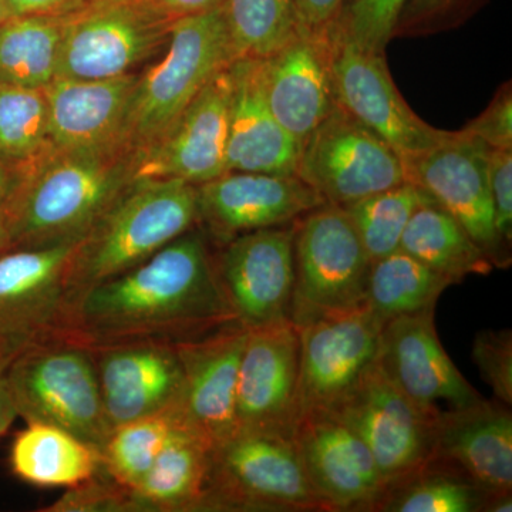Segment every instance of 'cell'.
Instances as JSON below:
<instances>
[{"label":"cell","mask_w":512,"mask_h":512,"mask_svg":"<svg viewBox=\"0 0 512 512\" xmlns=\"http://www.w3.org/2000/svg\"><path fill=\"white\" fill-rule=\"evenodd\" d=\"M237 322L204 235L192 228L123 274L79 293L56 339L84 348L177 343Z\"/></svg>","instance_id":"6da1fadb"},{"label":"cell","mask_w":512,"mask_h":512,"mask_svg":"<svg viewBox=\"0 0 512 512\" xmlns=\"http://www.w3.org/2000/svg\"><path fill=\"white\" fill-rule=\"evenodd\" d=\"M18 185L0 215L12 249L79 242L134 181L136 156L123 147L50 146L16 165Z\"/></svg>","instance_id":"7a4b0ae2"},{"label":"cell","mask_w":512,"mask_h":512,"mask_svg":"<svg viewBox=\"0 0 512 512\" xmlns=\"http://www.w3.org/2000/svg\"><path fill=\"white\" fill-rule=\"evenodd\" d=\"M197 224V185L134 180L77 242L67 275L70 302L146 261Z\"/></svg>","instance_id":"3957f363"},{"label":"cell","mask_w":512,"mask_h":512,"mask_svg":"<svg viewBox=\"0 0 512 512\" xmlns=\"http://www.w3.org/2000/svg\"><path fill=\"white\" fill-rule=\"evenodd\" d=\"M160 62L138 74L121 131L137 156L163 136L208 82L238 59L222 5L175 20Z\"/></svg>","instance_id":"277c9868"},{"label":"cell","mask_w":512,"mask_h":512,"mask_svg":"<svg viewBox=\"0 0 512 512\" xmlns=\"http://www.w3.org/2000/svg\"><path fill=\"white\" fill-rule=\"evenodd\" d=\"M18 416L59 427L97 450L111 433L90 349L47 340L16 356L5 372Z\"/></svg>","instance_id":"5b68a950"},{"label":"cell","mask_w":512,"mask_h":512,"mask_svg":"<svg viewBox=\"0 0 512 512\" xmlns=\"http://www.w3.org/2000/svg\"><path fill=\"white\" fill-rule=\"evenodd\" d=\"M293 439L235 433L212 448L200 511H318Z\"/></svg>","instance_id":"8992f818"},{"label":"cell","mask_w":512,"mask_h":512,"mask_svg":"<svg viewBox=\"0 0 512 512\" xmlns=\"http://www.w3.org/2000/svg\"><path fill=\"white\" fill-rule=\"evenodd\" d=\"M291 315L295 326L365 305L370 262L349 215L325 204L293 224Z\"/></svg>","instance_id":"52a82bcc"},{"label":"cell","mask_w":512,"mask_h":512,"mask_svg":"<svg viewBox=\"0 0 512 512\" xmlns=\"http://www.w3.org/2000/svg\"><path fill=\"white\" fill-rule=\"evenodd\" d=\"M174 22L140 0H84L66 15L56 77L134 73L167 43Z\"/></svg>","instance_id":"ba28073f"},{"label":"cell","mask_w":512,"mask_h":512,"mask_svg":"<svg viewBox=\"0 0 512 512\" xmlns=\"http://www.w3.org/2000/svg\"><path fill=\"white\" fill-rule=\"evenodd\" d=\"M296 175L339 207L407 181L403 158L338 104L303 143Z\"/></svg>","instance_id":"9c48e42d"},{"label":"cell","mask_w":512,"mask_h":512,"mask_svg":"<svg viewBox=\"0 0 512 512\" xmlns=\"http://www.w3.org/2000/svg\"><path fill=\"white\" fill-rule=\"evenodd\" d=\"M330 74L336 104L409 160L436 146L448 131L417 116L397 90L384 53L355 45L335 25L328 28Z\"/></svg>","instance_id":"30bf717a"},{"label":"cell","mask_w":512,"mask_h":512,"mask_svg":"<svg viewBox=\"0 0 512 512\" xmlns=\"http://www.w3.org/2000/svg\"><path fill=\"white\" fill-rule=\"evenodd\" d=\"M77 242L0 255V363L57 338L70 302L69 265Z\"/></svg>","instance_id":"8fae6325"},{"label":"cell","mask_w":512,"mask_h":512,"mask_svg":"<svg viewBox=\"0 0 512 512\" xmlns=\"http://www.w3.org/2000/svg\"><path fill=\"white\" fill-rule=\"evenodd\" d=\"M488 151L483 140L466 128L436 146L404 161L406 177L419 185L439 207L456 218L495 268H505L507 244L495 228L488 184Z\"/></svg>","instance_id":"7c38bea8"},{"label":"cell","mask_w":512,"mask_h":512,"mask_svg":"<svg viewBox=\"0 0 512 512\" xmlns=\"http://www.w3.org/2000/svg\"><path fill=\"white\" fill-rule=\"evenodd\" d=\"M330 412L369 448L386 488L433 460L436 420L417 409L377 363Z\"/></svg>","instance_id":"4fadbf2b"},{"label":"cell","mask_w":512,"mask_h":512,"mask_svg":"<svg viewBox=\"0 0 512 512\" xmlns=\"http://www.w3.org/2000/svg\"><path fill=\"white\" fill-rule=\"evenodd\" d=\"M296 328L301 345L299 417L313 410H333L375 365L383 323L363 305Z\"/></svg>","instance_id":"5bb4252c"},{"label":"cell","mask_w":512,"mask_h":512,"mask_svg":"<svg viewBox=\"0 0 512 512\" xmlns=\"http://www.w3.org/2000/svg\"><path fill=\"white\" fill-rule=\"evenodd\" d=\"M293 227L256 229L224 242L215 274L229 311L247 329L291 315L295 255Z\"/></svg>","instance_id":"9a60e30c"},{"label":"cell","mask_w":512,"mask_h":512,"mask_svg":"<svg viewBox=\"0 0 512 512\" xmlns=\"http://www.w3.org/2000/svg\"><path fill=\"white\" fill-rule=\"evenodd\" d=\"M434 311L384 323L376 363L384 375L430 419L484 399L441 345Z\"/></svg>","instance_id":"2e32d148"},{"label":"cell","mask_w":512,"mask_h":512,"mask_svg":"<svg viewBox=\"0 0 512 512\" xmlns=\"http://www.w3.org/2000/svg\"><path fill=\"white\" fill-rule=\"evenodd\" d=\"M231 66L215 74L173 126L136 156L134 180L200 185L227 173Z\"/></svg>","instance_id":"e0dca14e"},{"label":"cell","mask_w":512,"mask_h":512,"mask_svg":"<svg viewBox=\"0 0 512 512\" xmlns=\"http://www.w3.org/2000/svg\"><path fill=\"white\" fill-rule=\"evenodd\" d=\"M292 439L322 510L373 511L386 483L369 448L338 414H301Z\"/></svg>","instance_id":"ac0fdd59"},{"label":"cell","mask_w":512,"mask_h":512,"mask_svg":"<svg viewBox=\"0 0 512 512\" xmlns=\"http://www.w3.org/2000/svg\"><path fill=\"white\" fill-rule=\"evenodd\" d=\"M299 349L291 320L248 329L239 365L237 433L292 439L299 419Z\"/></svg>","instance_id":"d6986e66"},{"label":"cell","mask_w":512,"mask_h":512,"mask_svg":"<svg viewBox=\"0 0 512 512\" xmlns=\"http://www.w3.org/2000/svg\"><path fill=\"white\" fill-rule=\"evenodd\" d=\"M198 222L224 242L256 229L284 227L326 201L296 174L227 171L197 185Z\"/></svg>","instance_id":"ffe728a7"},{"label":"cell","mask_w":512,"mask_h":512,"mask_svg":"<svg viewBox=\"0 0 512 512\" xmlns=\"http://www.w3.org/2000/svg\"><path fill=\"white\" fill-rule=\"evenodd\" d=\"M248 329L228 322L198 338L174 343L181 367L178 414L212 446L237 433L239 365Z\"/></svg>","instance_id":"44dd1931"},{"label":"cell","mask_w":512,"mask_h":512,"mask_svg":"<svg viewBox=\"0 0 512 512\" xmlns=\"http://www.w3.org/2000/svg\"><path fill=\"white\" fill-rule=\"evenodd\" d=\"M90 352L110 430L178 409L183 367L174 343H126Z\"/></svg>","instance_id":"7402d4cb"},{"label":"cell","mask_w":512,"mask_h":512,"mask_svg":"<svg viewBox=\"0 0 512 512\" xmlns=\"http://www.w3.org/2000/svg\"><path fill=\"white\" fill-rule=\"evenodd\" d=\"M259 62L269 109L302 147L336 107L328 29L298 30L286 45Z\"/></svg>","instance_id":"603a6c76"},{"label":"cell","mask_w":512,"mask_h":512,"mask_svg":"<svg viewBox=\"0 0 512 512\" xmlns=\"http://www.w3.org/2000/svg\"><path fill=\"white\" fill-rule=\"evenodd\" d=\"M138 73L111 79L56 77L45 87L49 144L60 150L121 147V131Z\"/></svg>","instance_id":"cb8c5ba5"},{"label":"cell","mask_w":512,"mask_h":512,"mask_svg":"<svg viewBox=\"0 0 512 512\" xmlns=\"http://www.w3.org/2000/svg\"><path fill=\"white\" fill-rule=\"evenodd\" d=\"M433 460L456 467L488 494L512 488V416L505 404L480 402L441 414Z\"/></svg>","instance_id":"d4e9b609"},{"label":"cell","mask_w":512,"mask_h":512,"mask_svg":"<svg viewBox=\"0 0 512 512\" xmlns=\"http://www.w3.org/2000/svg\"><path fill=\"white\" fill-rule=\"evenodd\" d=\"M231 74L227 171L296 174L301 146L266 103L261 62L241 57L231 64Z\"/></svg>","instance_id":"484cf974"},{"label":"cell","mask_w":512,"mask_h":512,"mask_svg":"<svg viewBox=\"0 0 512 512\" xmlns=\"http://www.w3.org/2000/svg\"><path fill=\"white\" fill-rule=\"evenodd\" d=\"M212 448L181 420L147 476L131 491L138 512L200 511Z\"/></svg>","instance_id":"4316f807"},{"label":"cell","mask_w":512,"mask_h":512,"mask_svg":"<svg viewBox=\"0 0 512 512\" xmlns=\"http://www.w3.org/2000/svg\"><path fill=\"white\" fill-rule=\"evenodd\" d=\"M10 464L13 473L26 483L72 488L99 473L101 454L69 431L45 423H28L16 436Z\"/></svg>","instance_id":"83f0119b"},{"label":"cell","mask_w":512,"mask_h":512,"mask_svg":"<svg viewBox=\"0 0 512 512\" xmlns=\"http://www.w3.org/2000/svg\"><path fill=\"white\" fill-rule=\"evenodd\" d=\"M400 249L453 284H460L470 275L490 274L495 268L463 225L436 202L421 205L414 212L404 229Z\"/></svg>","instance_id":"f1b7e54d"},{"label":"cell","mask_w":512,"mask_h":512,"mask_svg":"<svg viewBox=\"0 0 512 512\" xmlns=\"http://www.w3.org/2000/svg\"><path fill=\"white\" fill-rule=\"evenodd\" d=\"M66 15L15 16L0 23V84L45 89L56 79Z\"/></svg>","instance_id":"f546056e"},{"label":"cell","mask_w":512,"mask_h":512,"mask_svg":"<svg viewBox=\"0 0 512 512\" xmlns=\"http://www.w3.org/2000/svg\"><path fill=\"white\" fill-rule=\"evenodd\" d=\"M454 285L419 259L397 249L372 262L365 305L380 322L436 309L441 293Z\"/></svg>","instance_id":"4dcf8cb0"},{"label":"cell","mask_w":512,"mask_h":512,"mask_svg":"<svg viewBox=\"0 0 512 512\" xmlns=\"http://www.w3.org/2000/svg\"><path fill=\"white\" fill-rule=\"evenodd\" d=\"M488 494L456 467L440 460L390 484L373 511L477 512L484 511Z\"/></svg>","instance_id":"1f68e13d"},{"label":"cell","mask_w":512,"mask_h":512,"mask_svg":"<svg viewBox=\"0 0 512 512\" xmlns=\"http://www.w3.org/2000/svg\"><path fill=\"white\" fill-rule=\"evenodd\" d=\"M434 202L419 185H396L342 207L349 215L370 262L400 249L404 229L421 205Z\"/></svg>","instance_id":"d6a6232c"},{"label":"cell","mask_w":512,"mask_h":512,"mask_svg":"<svg viewBox=\"0 0 512 512\" xmlns=\"http://www.w3.org/2000/svg\"><path fill=\"white\" fill-rule=\"evenodd\" d=\"M178 409L121 424L111 430L101 447V468L114 481L133 491L147 476L175 427Z\"/></svg>","instance_id":"836d02e7"},{"label":"cell","mask_w":512,"mask_h":512,"mask_svg":"<svg viewBox=\"0 0 512 512\" xmlns=\"http://www.w3.org/2000/svg\"><path fill=\"white\" fill-rule=\"evenodd\" d=\"M222 9L238 59H265L298 33L295 0H224Z\"/></svg>","instance_id":"e575fe53"},{"label":"cell","mask_w":512,"mask_h":512,"mask_svg":"<svg viewBox=\"0 0 512 512\" xmlns=\"http://www.w3.org/2000/svg\"><path fill=\"white\" fill-rule=\"evenodd\" d=\"M49 147L45 90L0 84V160L20 165Z\"/></svg>","instance_id":"d590c367"},{"label":"cell","mask_w":512,"mask_h":512,"mask_svg":"<svg viewBox=\"0 0 512 512\" xmlns=\"http://www.w3.org/2000/svg\"><path fill=\"white\" fill-rule=\"evenodd\" d=\"M409 0H350L333 25L355 45L384 53Z\"/></svg>","instance_id":"8d00e7d4"},{"label":"cell","mask_w":512,"mask_h":512,"mask_svg":"<svg viewBox=\"0 0 512 512\" xmlns=\"http://www.w3.org/2000/svg\"><path fill=\"white\" fill-rule=\"evenodd\" d=\"M46 512H138L131 490L100 468L96 476L69 488Z\"/></svg>","instance_id":"74e56055"},{"label":"cell","mask_w":512,"mask_h":512,"mask_svg":"<svg viewBox=\"0 0 512 512\" xmlns=\"http://www.w3.org/2000/svg\"><path fill=\"white\" fill-rule=\"evenodd\" d=\"M471 357L497 402L512 404L511 330H483L474 338Z\"/></svg>","instance_id":"f35d334b"},{"label":"cell","mask_w":512,"mask_h":512,"mask_svg":"<svg viewBox=\"0 0 512 512\" xmlns=\"http://www.w3.org/2000/svg\"><path fill=\"white\" fill-rule=\"evenodd\" d=\"M488 184L493 202L495 228L505 242L512 237V148L488 151Z\"/></svg>","instance_id":"ab89813d"},{"label":"cell","mask_w":512,"mask_h":512,"mask_svg":"<svg viewBox=\"0 0 512 512\" xmlns=\"http://www.w3.org/2000/svg\"><path fill=\"white\" fill-rule=\"evenodd\" d=\"M467 131L483 140L490 148H512V96L510 84L488 106L478 119L471 121Z\"/></svg>","instance_id":"60d3db41"},{"label":"cell","mask_w":512,"mask_h":512,"mask_svg":"<svg viewBox=\"0 0 512 512\" xmlns=\"http://www.w3.org/2000/svg\"><path fill=\"white\" fill-rule=\"evenodd\" d=\"M346 0H295L298 30L323 32L339 18Z\"/></svg>","instance_id":"b9f144b4"},{"label":"cell","mask_w":512,"mask_h":512,"mask_svg":"<svg viewBox=\"0 0 512 512\" xmlns=\"http://www.w3.org/2000/svg\"><path fill=\"white\" fill-rule=\"evenodd\" d=\"M84 0H5L10 18L32 15H63L72 12Z\"/></svg>","instance_id":"7bdbcfd3"},{"label":"cell","mask_w":512,"mask_h":512,"mask_svg":"<svg viewBox=\"0 0 512 512\" xmlns=\"http://www.w3.org/2000/svg\"><path fill=\"white\" fill-rule=\"evenodd\" d=\"M140 2L146 3L147 6L170 19L178 20L218 8L224 0H140Z\"/></svg>","instance_id":"ee69618b"},{"label":"cell","mask_w":512,"mask_h":512,"mask_svg":"<svg viewBox=\"0 0 512 512\" xmlns=\"http://www.w3.org/2000/svg\"><path fill=\"white\" fill-rule=\"evenodd\" d=\"M6 367L0 363V436L9 429L13 420L18 417L12 397H10L8 384L5 377Z\"/></svg>","instance_id":"f6af8a7d"},{"label":"cell","mask_w":512,"mask_h":512,"mask_svg":"<svg viewBox=\"0 0 512 512\" xmlns=\"http://www.w3.org/2000/svg\"><path fill=\"white\" fill-rule=\"evenodd\" d=\"M16 185H18V167L0 160V215L12 200Z\"/></svg>","instance_id":"bcb514c9"},{"label":"cell","mask_w":512,"mask_h":512,"mask_svg":"<svg viewBox=\"0 0 512 512\" xmlns=\"http://www.w3.org/2000/svg\"><path fill=\"white\" fill-rule=\"evenodd\" d=\"M454 0H409L406 8L402 13L407 18H419V16L431 15V13L439 12V10L447 8ZM400 18V20H402Z\"/></svg>","instance_id":"7dc6e473"},{"label":"cell","mask_w":512,"mask_h":512,"mask_svg":"<svg viewBox=\"0 0 512 512\" xmlns=\"http://www.w3.org/2000/svg\"><path fill=\"white\" fill-rule=\"evenodd\" d=\"M10 251V242L8 237V231H6L5 225L0 221V255Z\"/></svg>","instance_id":"c3c4849f"},{"label":"cell","mask_w":512,"mask_h":512,"mask_svg":"<svg viewBox=\"0 0 512 512\" xmlns=\"http://www.w3.org/2000/svg\"><path fill=\"white\" fill-rule=\"evenodd\" d=\"M10 18L8 8H6L5 0H0V23Z\"/></svg>","instance_id":"681fc988"}]
</instances>
